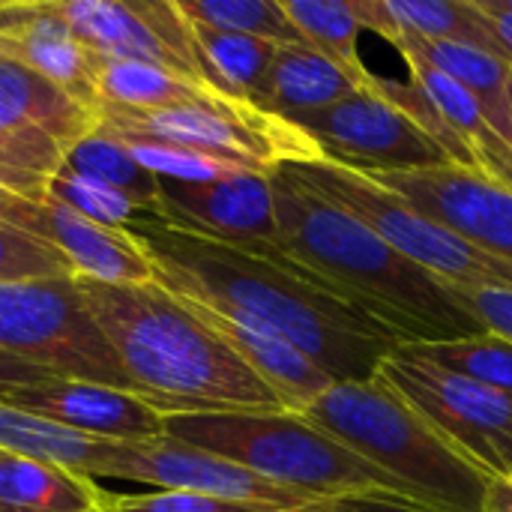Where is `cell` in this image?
<instances>
[{
	"instance_id": "obj_11",
	"label": "cell",
	"mask_w": 512,
	"mask_h": 512,
	"mask_svg": "<svg viewBox=\"0 0 512 512\" xmlns=\"http://www.w3.org/2000/svg\"><path fill=\"white\" fill-rule=\"evenodd\" d=\"M474 249L512 264V192L480 168L438 165L366 174Z\"/></svg>"
},
{
	"instance_id": "obj_40",
	"label": "cell",
	"mask_w": 512,
	"mask_h": 512,
	"mask_svg": "<svg viewBox=\"0 0 512 512\" xmlns=\"http://www.w3.org/2000/svg\"><path fill=\"white\" fill-rule=\"evenodd\" d=\"M504 102H507V111H504V126H501L498 138H501V141H507V144L512 147V72H510V81H507V93H504Z\"/></svg>"
},
{
	"instance_id": "obj_1",
	"label": "cell",
	"mask_w": 512,
	"mask_h": 512,
	"mask_svg": "<svg viewBox=\"0 0 512 512\" xmlns=\"http://www.w3.org/2000/svg\"><path fill=\"white\" fill-rule=\"evenodd\" d=\"M126 234L150 258L159 285L273 327L336 384L372 381L402 345L396 330L273 243L240 246L159 213H138Z\"/></svg>"
},
{
	"instance_id": "obj_34",
	"label": "cell",
	"mask_w": 512,
	"mask_h": 512,
	"mask_svg": "<svg viewBox=\"0 0 512 512\" xmlns=\"http://www.w3.org/2000/svg\"><path fill=\"white\" fill-rule=\"evenodd\" d=\"M105 512H288L276 507L234 504L222 498L192 495V492H150V495H111L105 498Z\"/></svg>"
},
{
	"instance_id": "obj_9",
	"label": "cell",
	"mask_w": 512,
	"mask_h": 512,
	"mask_svg": "<svg viewBox=\"0 0 512 512\" xmlns=\"http://www.w3.org/2000/svg\"><path fill=\"white\" fill-rule=\"evenodd\" d=\"M93 480H129L159 492H192L234 504L300 510L315 498L288 492L228 459L174 441L168 435L147 441H99L90 474Z\"/></svg>"
},
{
	"instance_id": "obj_35",
	"label": "cell",
	"mask_w": 512,
	"mask_h": 512,
	"mask_svg": "<svg viewBox=\"0 0 512 512\" xmlns=\"http://www.w3.org/2000/svg\"><path fill=\"white\" fill-rule=\"evenodd\" d=\"M456 303L474 315L486 333H495L501 339L512 342V291L507 288H453Z\"/></svg>"
},
{
	"instance_id": "obj_20",
	"label": "cell",
	"mask_w": 512,
	"mask_h": 512,
	"mask_svg": "<svg viewBox=\"0 0 512 512\" xmlns=\"http://www.w3.org/2000/svg\"><path fill=\"white\" fill-rule=\"evenodd\" d=\"M363 90L348 72L312 45H282L267 81V114L285 123L321 111Z\"/></svg>"
},
{
	"instance_id": "obj_17",
	"label": "cell",
	"mask_w": 512,
	"mask_h": 512,
	"mask_svg": "<svg viewBox=\"0 0 512 512\" xmlns=\"http://www.w3.org/2000/svg\"><path fill=\"white\" fill-rule=\"evenodd\" d=\"M96 129V114L0 51V138L45 132L72 147Z\"/></svg>"
},
{
	"instance_id": "obj_10",
	"label": "cell",
	"mask_w": 512,
	"mask_h": 512,
	"mask_svg": "<svg viewBox=\"0 0 512 512\" xmlns=\"http://www.w3.org/2000/svg\"><path fill=\"white\" fill-rule=\"evenodd\" d=\"M288 126L300 129L324 159L360 174L417 171L450 162L429 132L375 90H357L336 105L291 120Z\"/></svg>"
},
{
	"instance_id": "obj_19",
	"label": "cell",
	"mask_w": 512,
	"mask_h": 512,
	"mask_svg": "<svg viewBox=\"0 0 512 512\" xmlns=\"http://www.w3.org/2000/svg\"><path fill=\"white\" fill-rule=\"evenodd\" d=\"M108 492L78 471L3 453L0 459V507L9 512H105Z\"/></svg>"
},
{
	"instance_id": "obj_2",
	"label": "cell",
	"mask_w": 512,
	"mask_h": 512,
	"mask_svg": "<svg viewBox=\"0 0 512 512\" xmlns=\"http://www.w3.org/2000/svg\"><path fill=\"white\" fill-rule=\"evenodd\" d=\"M78 288L132 393L159 414L285 411L276 393L165 285L78 279Z\"/></svg>"
},
{
	"instance_id": "obj_39",
	"label": "cell",
	"mask_w": 512,
	"mask_h": 512,
	"mask_svg": "<svg viewBox=\"0 0 512 512\" xmlns=\"http://www.w3.org/2000/svg\"><path fill=\"white\" fill-rule=\"evenodd\" d=\"M477 6V3H474ZM480 9V6H477ZM483 12V9H480ZM486 18H489V27L495 30V36H498V42L504 45V51L510 54L512 60V15H501V12H483Z\"/></svg>"
},
{
	"instance_id": "obj_18",
	"label": "cell",
	"mask_w": 512,
	"mask_h": 512,
	"mask_svg": "<svg viewBox=\"0 0 512 512\" xmlns=\"http://www.w3.org/2000/svg\"><path fill=\"white\" fill-rule=\"evenodd\" d=\"M189 30L198 45V57H201L210 87L237 105L267 114L264 108H267L270 66L282 45L258 39V36L213 30V27H204L195 21H189Z\"/></svg>"
},
{
	"instance_id": "obj_8",
	"label": "cell",
	"mask_w": 512,
	"mask_h": 512,
	"mask_svg": "<svg viewBox=\"0 0 512 512\" xmlns=\"http://www.w3.org/2000/svg\"><path fill=\"white\" fill-rule=\"evenodd\" d=\"M378 378L462 459L492 480H510L512 399L480 381L435 366L405 345L381 363Z\"/></svg>"
},
{
	"instance_id": "obj_37",
	"label": "cell",
	"mask_w": 512,
	"mask_h": 512,
	"mask_svg": "<svg viewBox=\"0 0 512 512\" xmlns=\"http://www.w3.org/2000/svg\"><path fill=\"white\" fill-rule=\"evenodd\" d=\"M54 375H48L39 366H30L6 351H0V387H18V384H42L51 381Z\"/></svg>"
},
{
	"instance_id": "obj_38",
	"label": "cell",
	"mask_w": 512,
	"mask_h": 512,
	"mask_svg": "<svg viewBox=\"0 0 512 512\" xmlns=\"http://www.w3.org/2000/svg\"><path fill=\"white\" fill-rule=\"evenodd\" d=\"M483 512H512V477L510 480H492Z\"/></svg>"
},
{
	"instance_id": "obj_21",
	"label": "cell",
	"mask_w": 512,
	"mask_h": 512,
	"mask_svg": "<svg viewBox=\"0 0 512 512\" xmlns=\"http://www.w3.org/2000/svg\"><path fill=\"white\" fill-rule=\"evenodd\" d=\"M180 108V105H207L222 111H255L225 99L222 93L183 78L171 69L135 63V60H102L99 63V90L96 108Z\"/></svg>"
},
{
	"instance_id": "obj_41",
	"label": "cell",
	"mask_w": 512,
	"mask_h": 512,
	"mask_svg": "<svg viewBox=\"0 0 512 512\" xmlns=\"http://www.w3.org/2000/svg\"><path fill=\"white\" fill-rule=\"evenodd\" d=\"M330 501H333V498H324V501H315V504H306V507H300V510H288V512H333Z\"/></svg>"
},
{
	"instance_id": "obj_36",
	"label": "cell",
	"mask_w": 512,
	"mask_h": 512,
	"mask_svg": "<svg viewBox=\"0 0 512 512\" xmlns=\"http://www.w3.org/2000/svg\"><path fill=\"white\" fill-rule=\"evenodd\" d=\"M471 153L480 171H486L489 177H495L501 186H507L512 192V147L507 141H501L498 135H489Z\"/></svg>"
},
{
	"instance_id": "obj_28",
	"label": "cell",
	"mask_w": 512,
	"mask_h": 512,
	"mask_svg": "<svg viewBox=\"0 0 512 512\" xmlns=\"http://www.w3.org/2000/svg\"><path fill=\"white\" fill-rule=\"evenodd\" d=\"M405 348L432 360L441 369L480 381L492 387L495 393L512 399V342L495 333L456 339V342H420V345H405Z\"/></svg>"
},
{
	"instance_id": "obj_42",
	"label": "cell",
	"mask_w": 512,
	"mask_h": 512,
	"mask_svg": "<svg viewBox=\"0 0 512 512\" xmlns=\"http://www.w3.org/2000/svg\"><path fill=\"white\" fill-rule=\"evenodd\" d=\"M0 198H9V192H6V189H0Z\"/></svg>"
},
{
	"instance_id": "obj_15",
	"label": "cell",
	"mask_w": 512,
	"mask_h": 512,
	"mask_svg": "<svg viewBox=\"0 0 512 512\" xmlns=\"http://www.w3.org/2000/svg\"><path fill=\"white\" fill-rule=\"evenodd\" d=\"M270 171L234 174L204 183L159 177V192H162L159 216L240 246H255V243L276 246L279 228H276Z\"/></svg>"
},
{
	"instance_id": "obj_43",
	"label": "cell",
	"mask_w": 512,
	"mask_h": 512,
	"mask_svg": "<svg viewBox=\"0 0 512 512\" xmlns=\"http://www.w3.org/2000/svg\"><path fill=\"white\" fill-rule=\"evenodd\" d=\"M0 512H9V510H6V507H0Z\"/></svg>"
},
{
	"instance_id": "obj_4",
	"label": "cell",
	"mask_w": 512,
	"mask_h": 512,
	"mask_svg": "<svg viewBox=\"0 0 512 512\" xmlns=\"http://www.w3.org/2000/svg\"><path fill=\"white\" fill-rule=\"evenodd\" d=\"M300 417L384 471L429 510L483 512L486 507L492 477L447 447L378 375L333 384Z\"/></svg>"
},
{
	"instance_id": "obj_23",
	"label": "cell",
	"mask_w": 512,
	"mask_h": 512,
	"mask_svg": "<svg viewBox=\"0 0 512 512\" xmlns=\"http://www.w3.org/2000/svg\"><path fill=\"white\" fill-rule=\"evenodd\" d=\"M282 6L315 51L330 57L363 90L375 87L378 75L363 63L360 48H357L363 24L351 0H282Z\"/></svg>"
},
{
	"instance_id": "obj_5",
	"label": "cell",
	"mask_w": 512,
	"mask_h": 512,
	"mask_svg": "<svg viewBox=\"0 0 512 512\" xmlns=\"http://www.w3.org/2000/svg\"><path fill=\"white\" fill-rule=\"evenodd\" d=\"M162 417L168 438L228 459L315 501L360 492L405 495L384 471L291 411H198Z\"/></svg>"
},
{
	"instance_id": "obj_25",
	"label": "cell",
	"mask_w": 512,
	"mask_h": 512,
	"mask_svg": "<svg viewBox=\"0 0 512 512\" xmlns=\"http://www.w3.org/2000/svg\"><path fill=\"white\" fill-rule=\"evenodd\" d=\"M63 165L117 189L138 207V213H159V207H162L159 177L153 171H147L120 141H114L96 129L66 150Z\"/></svg>"
},
{
	"instance_id": "obj_27",
	"label": "cell",
	"mask_w": 512,
	"mask_h": 512,
	"mask_svg": "<svg viewBox=\"0 0 512 512\" xmlns=\"http://www.w3.org/2000/svg\"><path fill=\"white\" fill-rule=\"evenodd\" d=\"M177 9L204 27L258 36L276 45H309L282 0H177Z\"/></svg>"
},
{
	"instance_id": "obj_22",
	"label": "cell",
	"mask_w": 512,
	"mask_h": 512,
	"mask_svg": "<svg viewBox=\"0 0 512 512\" xmlns=\"http://www.w3.org/2000/svg\"><path fill=\"white\" fill-rule=\"evenodd\" d=\"M393 48L402 54H417L420 60H426L429 66H435L438 72L450 75L453 81H459L462 87H468L483 114H486V123L489 129L498 135L501 126H504V111H507V102H504V93H507V81H510L512 63L492 54V51H483L471 42H453V39H420V36H408V33H399Z\"/></svg>"
},
{
	"instance_id": "obj_13",
	"label": "cell",
	"mask_w": 512,
	"mask_h": 512,
	"mask_svg": "<svg viewBox=\"0 0 512 512\" xmlns=\"http://www.w3.org/2000/svg\"><path fill=\"white\" fill-rule=\"evenodd\" d=\"M0 402L93 441H147L165 435V417L147 399L102 384L51 378L0 387Z\"/></svg>"
},
{
	"instance_id": "obj_26",
	"label": "cell",
	"mask_w": 512,
	"mask_h": 512,
	"mask_svg": "<svg viewBox=\"0 0 512 512\" xmlns=\"http://www.w3.org/2000/svg\"><path fill=\"white\" fill-rule=\"evenodd\" d=\"M0 450L42 459V462L69 468V471H78L87 477L93 468L99 441L75 435L60 426H51L45 420H36V417L0 402Z\"/></svg>"
},
{
	"instance_id": "obj_3",
	"label": "cell",
	"mask_w": 512,
	"mask_h": 512,
	"mask_svg": "<svg viewBox=\"0 0 512 512\" xmlns=\"http://www.w3.org/2000/svg\"><path fill=\"white\" fill-rule=\"evenodd\" d=\"M279 249L333 285L342 297L399 333L402 345L483 336L447 282L426 273L363 222L297 183L279 165L270 171Z\"/></svg>"
},
{
	"instance_id": "obj_33",
	"label": "cell",
	"mask_w": 512,
	"mask_h": 512,
	"mask_svg": "<svg viewBox=\"0 0 512 512\" xmlns=\"http://www.w3.org/2000/svg\"><path fill=\"white\" fill-rule=\"evenodd\" d=\"M69 264L48 243L0 219V282L69 276Z\"/></svg>"
},
{
	"instance_id": "obj_16",
	"label": "cell",
	"mask_w": 512,
	"mask_h": 512,
	"mask_svg": "<svg viewBox=\"0 0 512 512\" xmlns=\"http://www.w3.org/2000/svg\"><path fill=\"white\" fill-rule=\"evenodd\" d=\"M177 297L276 393V399L282 402L285 411L300 414L303 408H309L321 393H327L336 384L321 366H315L291 339H285L273 327H267L249 315L231 312V309H219V306H210V303H201V300H192L183 294H177Z\"/></svg>"
},
{
	"instance_id": "obj_44",
	"label": "cell",
	"mask_w": 512,
	"mask_h": 512,
	"mask_svg": "<svg viewBox=\"0 0 512 512\" xmlns=\"http://www.w3.org/2000/svg\"><path fill=\"white\" fill-rule=\"evenodd\" d=\"M0 459H3V450H0Z\"/></svg>"
},
{
	"instance_id": "obj_7",
	"label": "cell",
	"mask_w": 512,
	"mask_h": 512,
	"mask_svg": "<svg viewBox=\"0 0 512 512\" xmlns=\"http://www.w3.org/2000/svg\"><path fill=\"white\" fill-rule=\"evenodd\" d=\"M0 351L54 378L132 393L72 273L0 282Z\"/></svg>"
},
{
	"instance_id": "obj_12",
	"label": "cell",
	"mask_w": 512,
	"mask_h": 512,
	"mask_svg": "<svg viewBox=\"0 0 512 512\" xmlns=\"http://www.w3.org/2000/svg\"><path fill=\"white\" fill-rule=\"evenodd\" d=\"M0 219L60 252L78 279L105 285L156 282L150 258L126 231L96 225L54 195H45L42 201H24L15 195L0 198Z\"/></svg>"
},
{
	"instance_id": "obj_24",
	"label": "cell",
	"mask_w": 512,
	"mask_h": 512,
	"mask_svg": "<svg viewBox=\"0 0 512 512\" xmlns=\"http://www.w3.org/2000/svg\"><path fill=\"white\" fill-rule=\"evenodd\" d=\"M384 9L399 33L420 39L471 42L510 60L495 30L489 27V18L474 6V0H384Z\"/></svg>"
},
{
	"instance_id": "obj_32",
	"label": "cell",
	"mask_w": 512,
	"mask_h": 512,
	"mask_svg": "<svg viewBox=\"0 0 512 512\" xmlns=\"http://www.w3.org/2000/svg\"><path fill=\"white\" fill-rule=\"evenodd\" d=\"M375 93H381L384 99H390L399 111H405L423 132H429L441 147L444 153L450 156V162L456 165H468V168H477L474 162V153L471 147L447 126V120L441 117V111L435 108V102L423 93V87L408 75V81H396V78H375Z\"/></svg>"
},
{
	"instance_id": "obj_30",
	"label": "cell",
	"mask_w": 512,
	"mask_h": 512,
	"mask_svg": "<svg viewBox=\"0 0 512 512\" xmlns=\"http://www.w3.org/2000/svg\"><path fill=\"white\" fill-rule=\"evenodd\" d=\"M120 141V138H114ZM147 171H153L156 177L165 180H186V183H204V180H222V177H234V174H267V171H255L249 165L222 159V156H210L201 150H189V147H174V144H159V141H120Z\"/></svg>"
},
{
	"instance_id": "obj_14",
	"label": "cell",
	"mask_w": 512,
	"mask_h": 512,
	"mask_svg": "<svg viewBox=\"0 0 512 512\" xmlns=\"http://www.w3.org/2000/svg\"><path fill=\"white\" fill-rule=\"evenodd\" d=\"M0 51L96 114L102 57L63 24L51 0L0 3Z\"/></svg>"
},
{
	"instance_id": "obj_31",
	"label": "cell",
	"mask_w": 512,
	"mask_h": 512,
	"mask_svg": "<svg viewBox=\"0 0 512 512\" xmlns=\"http://www.w3.org/2000/svg\"><path fill=\"white\" fill-rule=\"evenodd\" d=\"M48 195L60 198L63 204H69L90 222L105 225L111 231H126V225L138 216V207L126 195H120L117 189L105 186L102 180L72 171L66 165L54 174Z\"/></svg>"
},
{
	"instance_id": "obj_29",
	"label": "cell",
	"mask_w": 512,
	"mask_h": 512,
	"mask_svg": "<svg viewBox=\"0 0 512 512\" xmlns=\"http://www.w3.org/2000/svg\"><path fill=\"white\" fill-rule=\"evenodd\" d=\"M411 78L423 87V93L435 102V108L441 111V117L447 120V126L474 150L477 144H483L489 135H495L486 123V114L477 102V96L462 87L459 81H453L450 75L438 72L435 66H429L426 60H420L417 54L402 51Z\"/></svg>"
},
{
	"instance_id": "obj_6",
	"label": "cell",
	"mask_w": 512,
	"mask_h": 512,
	"mask_svg": "<svg viewBox=\"0 0 512 512\" xmlns=\"http://www.w3.org/2000/svg\"><path fill=\"white\" fill-rule=\"evenodd\" d=\"M285 174H291L306 189L318 192L369 231H375L384 243H390L399 255L438 276L453 288H507L512 291V264H504L453 231L441 228L405 198L381 189L366 174L336 165L324 156L303 162H279Z\"/></svg>"
}]
</instances>
